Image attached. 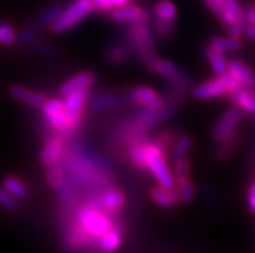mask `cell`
I'll use <instances>...</instances> for the list:
<instances>
[{
	"instance_id": "1",
	"label": "cell",
	"mask_w": 255,
	"mask_h": 253,
	"mask_svg": "<svg viewBox=\"0 0 255 253\" xmlns=\"http://www.w3.org/2000/svg\"><path fill=\"white\" fill-rule=\"evenodd\" d=\"M71 220L77 225H79L94 239L96 247L100 238L109 233L114 228L116 222L120 221V220H114L110 216H108L100 207L91 204L86 200H84V203L75 207Z\"/></svg>"
},
{
	"instance_id": "2",
	"label": "cell",
	"mask_w": 255,
	"mask_h": 253,
	"mask_svg": "<svg viewBox=\"0 0 255 253\" xmlns=\"http://www.w3.org/2000/svg\"><path fill=\"white\" fill-rule=\"evenodd\" d=\"M206 6L218 17L231 36L243 38L246 17L239 0H204Z\"/></svg>"
},
{
	"instance_id": "3",
	"label": "cell",
	"mask_w": 255,
	"mask_h": 253,
	"mask_svg": "<svg viewBox=\"0 0 255 253\" xmlns=\"http://www.w3.org/2000/svg\"><path fill=\"white\" fill-rule=\"evenodd\" d=\"M153 35H154V32L149 26V21L128 23L126 29L127 43L131 47L132 52L139 55L141 61L150 70H152L153 64H154L155 58H157L154 52Z\"/></svg>"
},
{
	"instance_id": "4",
	"label": "cell",
	"mask_w": 255,
	"mask_h": 253,
	"mask_svg": "<svg viewBox=\"0 0 255 253\" xmlns=\"http://www.w3.org/2000/svg\"><path fill=\"white\" fill-rule=\"evenodd\" d=\"M144 159H145L146 170L152 173L158 185L167 189L176 187L174 174L167 164V153L162 150L152 140H149L144 146Z\"/></svg>"
},
{
	"instance_id": "5",
	"label": "cell",
	"mask_w": 255,
	"mask_h": 253,
	"mask_svg": "<svg viewBox=\"0 0 255 253\" xmlns=\"http://www.w3.org/2000/svg\"><path fill=\"white\" fill-rule=\"evenodd\" d=\"M94 0H74L66 8H62L56 21L49 26L53 34H62L74 29L75 26L87 18L91 12H94Z\"/></svg>"
},
{
	"instance_id": "6",
	"label": "cell",
	"mask_w": 255,
	"mask_h": 253,
	"mask_svg": "<svg viewBox=\"0 0 255 253\" xmlns=\"http://www.w3.org/2000/svg\"><path fill=\"white\" fill-rule=\"evenodd\" d=\"M42 112L49 131L52 129L57 135H61L64 137L77 131L71 123L64 99L47 98V101L42 106Z\"/></svg>"
},
{
	"instance_id": "7",
	"label": "cell",
	"mask_w": 255,
	"mask_h": 253,
	"mask_svg": "<svg viewBox=\"0 0 255 253\" xmlns=\"http://www.w3.org/2000/svg\"><path fill=\"white\" fill-rule=\"evenodd\" d=\"M244 88L236 78L230 73L224 75H217L211 81H207L192 89V97L196 99H213L228 96L233 90Z\"/></svg>"
},
{
	"instance_id": "8",
	"label": "cell",
	"mask_w": 255,
	"mask_h": 253,
	"mask_svg": "<svg viewBox=\"0 0 255 253\" xmlns=\"http://www.w3.org/2000/svg\"><path fill=\"white\" fill-rule=\"evenodd\" d=\"M244 114L245 112L237 106H233L227 110L223 115L220 116L217 124L214 125L213 132H211L214 141L218 144H223L231 138L236 137L240 123L243 122L244 119Z\"/></svg>"
},
{
	"instance_id": "9",
	"label": "cell",
	"mask_w": 255,
	"mask_h": 253,
	"mask_svg": "<svg viewBox=\"0 0 255 253\" xmlns=\"http://www.w3.org/2000/svg\"><path fill=\"white\" fill-rule=\"evenodd\" d=\"M127 98L131 99V102L135 105L146 110H161L167 105V102L159 93L145 85H137L131 88L127 92Z\"/></svg>"
},
{
	"instance_id": "10",
	"label": "cell",
	"mask_w": 255,
	"mask_h": 253,
	"mask_svg": "<svg viewBox=\"0 0 255 253\" xmlns=\"http://www.w3.org/2000/svg\"><path fill=\"white\" fill-rule=\"evenodd\" d=\"M91 96V88L87 89H81L77 92H73L68 96L64 97V102L68 110V114L71 119V123L74 125V128L78 129L83 119L84 106L87 103L88 98Z\"/></svg>"
},
{
	"instance_id": "11",
	"label": "cell",
	"mask_w": 255,
	"mask_h": 253,
	"mask_svg": "<svg viewBox=\"0 0 255 253\" xmlns=\"http://www.w3.org/2000/svg\"><path fill=\"white\" fill-rule=\"evenodd\" d=\"M100 202L104 212L114 220H121L126 198L123 192L117 187H107L100 192Z\"/></svg>"
},
{
	"instance_id": "12",
	"label": "cell",
	"mask_w": 255,
	"mask_h": 253,
	"mask_svg": "<svg viewBox=\"0 0 255 253\" xmlns=\"http://www.w3.org/2000/svg\"><path fill=\"white\" fill-rule=\"evenodd\" d=\"M109 18L116 23H135L149 21V14L144 8L136 4L127 3L116 9L110 10Z\"/></svg>"
},
{
	"instance_id": "13",
	"label": "cell",
	"mask_w": 255,
	"mask_h": 253,
	"mask_svg": "<svg viewBox=\"0 0 255 253\" xmlns=\"http://www.w3.org/2000/svg\"><path fill=\"white\" fill-rule=\"evenodd\" d=\"M65 153V142L64 136L55 135L49 137L47 142L43 146V150L40 153V161L45 166L53 164L56 162L61 161L62 155Z\"/></svg>"
},
{
	"instance_id": "14",
	"label": "cell",
	"mask_w": 255,
	"mask_h": 253,
	"mask_svg": "<svg viewBox=\"0 0 255 253\" xmlns=\"http://www.w3.org/2000/svg\"><path fill=\"white\" fill-rule=\"evenodd\" d=\"M95 83H96V75L92 71H82L60 86V94L65 97L70 93L77 92V90L92 88Z\"/></svg>"
},
{
	"instance_id": "15",
	"label": "cell",
	"mask_w": 255,
	"mask_h": 253,
	"mask_svg": "<svg viewBox=\"0 0 255 253\" xmlns=\"http://www.w3.org/2000/svg\"><path fill=\"white\" fill-rule=\"evenodd\" d=\"M228 73L233 78H236L244 88L255 90V73L243 60H239V58L231 60L228 64Z\"/></svg>"
},
{
	"instance_id": "16",
	"label": "cell",
	"mask_w": 255,
	"mask_h": 253,
	"mask_svg": "<svg viewBox=\"0 0 255 253\" xmlns=\"http://www.w3.org/2000/svg\"><path fill=\"white\" fill-rule=\"evenodd\" d=\"M9 94L14 99L19 101V102L32 106V107H42L43 103H44L45 101H47V98H48L44 93L29 89V88L18 85V84H14V85L10 86Z\"/></svg>"
},
{
	"instance_id": "17",
	"label": "cell",
	"mask_w": 255,
	"mask_h": 253,
	"mask_svg": "<svg viewBox=\"0 0 255 253\" xmlns=\"http://www.w3.org/2000/svg\"><path fill=\"white\" fill-rule=\"evenodd\" d=\"M150 198L153 199L155 204H158L159 207H163V208H171V207H175L181 202L178 187L167 189V187H163L161 185L154 186L150 190Z\"/></svg>"
},
{
	"instance_id": "18",
	"label": "cell",
	"mask_w": 255,
	"mask_h": 253,
	"mask_svg": "<svg viewBox=\"0 0 255 253\" xmlns=\"http://www.w3.org/2000/svg\"><path fill=\"white\" fill-rule=\"evenodd\" d=\"M227 97L244 112L255 115V90L249 88H240L231 92Z\"/></svg>"
},
{
	"instance_id": "19",
	"label": "cell",
	"mask_w": 255,
	"mask_h": 253,
	"mask_svg": "<svg viewBox=\"0 0 255 253\" xmlns=\"http://www.w3.org/2000/svg\"><path fill=\"white\" fill-rule=\"evenodd\" d=\"M123 231H125V228H123V224L120 221H117L114 228L104 235L103 238H100L99 241V244H97V248L104 252H113V251H117L121 247L122 244V238H123Z\"/></svg>"
},
{
	"instance_id": "20",
	"label": "cell",
	"mask_w": 255,
	"mask_h": 253,
	"mask_svg": "<svg viewBox=\"0 0 255 253\" xmlns=\"http://www.w3.org/2000/svg\"><path fill=\"white\" fill-rule=\"evenodd\" d=\"M133 52L131 49V47L128 45V43H120L116 42L110 45L109 48L107 49V60L113 65H122L125 62H127L131 55Z\"/></svg>"
},
{
	"instance_id": "21",
	"label": "cell",
	"mask_w": 255,
	"mask_h": 253,
	"mask_svg": "<svg viewBox=\"0 0 255 253\" xmlns=\"http://www.w3.org/2000/svg\"><path fill=\"white\" fill-rule=\"evenodd\" d=\"M62 6L58 5V4H55V5L48 6L47 9L43 10L38 17H36L31 23H30V29H32L34 31L38 32L39 30H42L45 26H51L52 23L55 22L56 18L58 17V14L61 13Z\"/></svg>"
},
{
	"instance_id": "22",
	"label": "cell",
	"mask_w": 255,
	"mask_h": 253,
	"mask_svg": "<svg viewBox=\"0 0 255 253\" xmlns=\"http://www.w3.org/2000/svg\"><path fill=\"white\" fill-rule=\"evenodd\" d=\"M209 48H213L215 51L223 52V53H230V52H236L241 49L243 42L240 38L235 36H217V38L211 39L209 44Z\"/></svg>"
},
{
	"instance_id": "23",
	"label": "cell",
	"mask_w": 255,
	"mask_h": 253,
	"mask_svg": "<svg viewBox=\"0 0 255 253\" xmlns=\"http://www.w3.org/2000/svg\"><path fill=\"white\" fill-rule=\"evenodd\" d=\"M205 56H206L207 61H209L211 69H213L214 74L224 75L228 73V64H230V61L226 58V53L207 47Z\"/></svg>"
},
{
	"instance_id": "24",
	"label": "cell",
	"mask_w": 255,
	"mask_h": 253,
	"mask_svg": "<svg viewBox=\"0 0 255 253\" xmlns=\"http://www.w3.org/2000/svg\"><path fill=\"white\" fill-rule=\"evenodd\" d=\"M153 14L157 19L175 22L178 10H176V5L170 0H158L153 6Z\"/></svg>"
},
{
	"instance_id": "25",
	"label": "cell",
	"mask_w": 255,
	"mask_h": 253,
	"mask_svg": "<svg viewBox=\"0 0 255 253\" xmlns=\"http://www.w3.org/2000/svg\"><path fill=\"white\" fill-rule=\"evenodd\" d=\"M192 146H193V140H192L191 136L181 135L175 138L171 150H170V155H171L172 161L175 162L180 159V158L187 157L188 153L191 151Z\"/></svg>"
},
{
	"instance_id": "26",
	"label": "cell",
	"mask_w": 255,
	"mask_h": 253,
	"mask_svg": "<svg viewBox=\"0 0 255 253\" xmlns=\"http://www.w3.org/2000/svg\"><path fill=\"white\" fill-rule=\"evenodd\" d=\"M48 169H47V174H45V178H47V183L51 186L52 189H60L62 183L65 182V168L64 164L60 162H56L53 164H49L47 166Z\"/></svg>"
},
{
	"instance_id": "27",
	"label": "cell",
	"mask_w": 255,
	"mask_h": 253,
	"mask_svg": "<svg viewBox=\"0 0 255 253\" xmlns=\"http://www.w3.org/2000/svg\"><path fill=\"white\" fill-rule=\"evenodd\" d=\"M117 101H118V98L113 93H101L92 99L90 109L95 114H99V112H103L104 110L113 109Z\"/></svg>"
},
{
	"instance_id": "28",
	"label": "cell",
	"mask_w": 255,
	"mask_h": 253,
	"mask_svg": "<svg viewBox=\"0 0 255 253\" xmlns=\"http://www.w3.org/2000/svg\"><path fill=\"white\" fill-rule=\"evenodd\" d=\"M3 187H5L17 199H25L27 196V187L17 176H6L3 179Z\"/></svg>"
},
{
	"instance_id": "29",
	"label": "cell",
	"mask_w": 255,
	"mask_h": 253,
	"mask_svg": "<svg viewBox=\"0 0 255 253\" xmlns=\"http://www.w3.org/2000/svg\"><path fill=\"white\" fill-rule=\"evenodd\" d=\"M176 183V187H178V191L180 194L181 202L183 203H192L194 199V194H196V190H194V185L192 182L191 177H184V178L176 179L175 181Z\"/></svg>"
},
{
	"instance_id": "30",
	"label": "cell",
	"mask_w": 255,
	"mask_h": 253,
	"mask_svg": "<svg viewBox=\"0 0 255 253\" xmlns=\"http://www.w3.org/2000/svg\"><path fill=\"white\" fill-rule=\"evenodd\" d=\"M17 38H18V35H17L12 23L1 21L0 22V44L4 45V47H10L14 43H17Z\"/></svg>"
},
{
	"instance_id": "31",
	"label": "cell",
	"mask_w": 255,
	"mask_h": 253,
	"mask_svg": "<svg viewBox=\"0 0 255 253\" xmlns=\"http://www.w3.org/2000/svg\"><path fill=\"white\" fill-rule=\"evenodd\" d=\"M175 31V22L172 21H162V19L154 18L153 23V32L158 36L159 39L165 40V39L171 38Z\"/></svg>"
},
{
	"instance_id": "32",
	"label": "cell",
	"mask_w": 255,
	"mask_h": 253,
	"mask_svg": "<svg viewBox=\"0 0 255 253\" xmlns=\"http://www.w3.org/2000/svg\"><path fill=\"white\" fill-rule=\"evenodd\" d=\"M175 138L176 137H175L174 132L162 131V132H159V133H157V135L153 137L152 141L154 142L155 145H158L159 148L165 151V153H168V151L171 150V146H172V144H174Z\"/></svg>"
},
{
	"instance_id": "33",
	"label": "cell",
	"mask_w": 255,
	"mask_h": 253,
	"mask_svg": "<svg viewBox=\"0 0 255 253\" xmlns=\"http://www.w3.org/2000/svg\"><path fill=\"white\" fill-rule=\"evenodd\" d=\"M191 169H192L191 161H189L187 157L180 158V159H178V161H175L174 162V172H172L175 181H176V179L184 178V177L189 176Z\"/></svg>"
},
{
	"instance_id": "34",
	"label": "cell",
	"mask_w": 255,
	"mask_h": 253,
	"mask_svg": "<svg viewBox=\"0 0 255 253\" xmlns=\"http://www.w3.org/2000/svg\"><path fill=\"white\" fill-rule=\"evenodd\" d=\"M0 207L6 211H17L18 208V199L13 196L5 187H0Z\"/></svg>"
},
{
	"instance_id": "35",
	"label": "cell",
	"mask_w": 255,
	"mask_h": 253,
	"mask_svg": "<svg viewBox=\"0 0 255 253\" xmlns=\"http://www.w3.org/2000/svg\"><path fill=\"white\" fill-rule=\"evenodd\" d=\"M127 3H129V0H94V6L95 10L108 12V10H113Z\"/></svg>"
},
{
	"instance_id": "36",
	"label": "cell",
	"mask_w": 255,
	"mask_h": 253,
	"mask_svg": "<svg viewBox=\"0 0 255 253\" xmlns=\"http://www.w3.org/2000/svg\"><path fill=\"white\" fill-rule=\"evenodd\" d=\"M35 36L36 31H34V30L30 29V27H26V29H23L22 31L19 32L18 38H17V43H19V44L22 45H29L35 40Z\"/></svg>"
},
{
	"instance_id": "37",
	"label": "cell",
	"mask_w": 255,
	"mask_h": 253,
	"mask_svg": "<svg viewBox=\"0 0 255 253\" xmlns=\"http://www.w3.org/2000/svg\"><path fill=\"white\" fill-rule=\"evenodd\" d=\"M246 17V25H252L255 27V0H253L249 5L244 6Z\"/></svg>"
},
{
	"instance_id": "38",
	"label": "cell",
	"mask_w": 255,
	"mask_h": 253,
	"mask_svg": "<svg viewBox=\"0 0 255 253\" xmlns=\"http://www.w3.org/2000/svg\"><path fill=\"white\" fill-rule=\"evenodd\" d=\"M248 202H249V208L253 215H255V178L249 186V191H248Z\"/></svg>"
}]
</instances>
